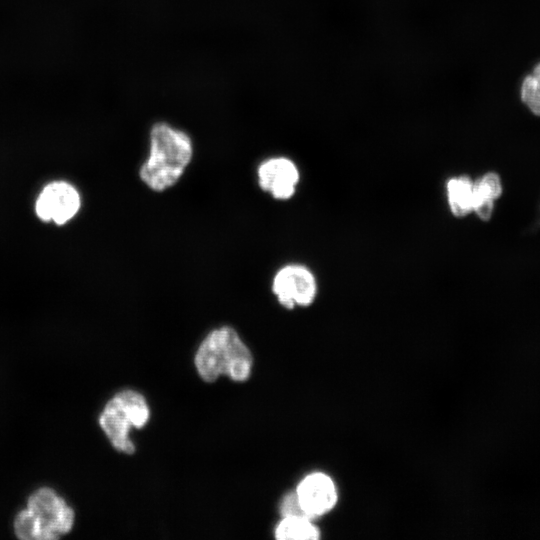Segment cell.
I'll list each match as a JSON object with an SVG mask.
<instances>
[{
    "instance_id": "6da1fadb",
    "label": "cell",
    "mask_w": 540,
    "mask_h": 540,
    "mask_svg": "<svg viewBox=\"0 0 540 540\" xmlns=\"http://www.w3.org/2000/svg\"><path fill=\"white\" fill-rule=\"evenodd\" d=\"M192 155V140L186 132L156 123L149 133V155L140 167V178L150 189L163 191L180 179Z\"/></svg>"
},
{
    "instance_id": "7a4b0ae2",
    "label": "cell",
    "mask_w": 540,
    "mask_h": 540,
    "mask_svg": "<svg viewBox=\"0 0 540 540\" xmlns=\"http://www.w3.org/2000/svg\"><path fill=\"white\" fill-rule=\"evenodd\" d=\"M194 363L198 374L206 382H213L221 375L241 382L249 378L253 358L237 332L223 326L204 338L195 354Z\"/></svg>"
},
{
    "instance_id": "3957f363",
    "label": "cell",
    "mask_w": 540,
    "mask_h": 540,
    "mask_svg": "<svg viewBox=\"0 0 540 540\" xmlns=\"http://www.w3.org/2000/svg\"><path fill=\"white\" fill-rule=\"evenodd\" d=\"M74 523V512L54 490L44 487L28 499L26 509L14 521V531L24 540H52L68 533Z\"/></svg>"
},
{
    "instance_id": "277c9868",
    "label": "cell",
    "mask_w": 540,
    "mask_h": 540,
    "mask_svg": "<svg viewBox=\"0 0 540 540\" xmlns=\"http://www.w3.org/2000/svg\"><path fill=\"white\" fill-rule=\"evenodd\" d=\"M149 414L147 402L140 393L123 390L107 402L99 424L116 450L132 454L135 446L129 437L130 430L143 427Z\"/></svg>"
},
{
    "instance_id": "5b68a950",
    "label": "cell",
    "mask_w": 540,
    "mask_h": 540,
    "mask_svg": "<svg viewBox=\"0 0 540 540\" xmlns=\"http://www.w3.org/2000/svg\"><path fill=\"white\" fill-rule=\"evenodd\" d=\"M272 291L285 308L306 307L317 295L314 274L305 266L289 264L278 270L272 282Z\"/></svg>"
},
{
    "instance_id": "8992f818",
    "label": "cell",
    "mask_w": 540,
    "mask_h": 540,
    "mask_svg": "<svg viewBox=\"0 0 540 540\" xmlns=\"http://www.w3.org/2000/svg\"><path fill=\"white\" fill-rule=\"evenodd\" d=\"M79 208V193L72 185L61 181L47 185L36 201L38 217L57 224L70 220Z\"/></svg>"
},
{
    "instance_id": "52a82bcc",
    "label": "cell",
    "mask_w": 540,
    "mask_h": 540,
    "mask_svg": "<svg viewBox=\"0 0 540 540\" xmlns=\"http://www.w3.org/2000/svg\"><path fill=\"white\" fill-rule=\"evenodd\" d=\"M258 184L275 199L287 200L295 192L299 182V170L296 164L286 157H272L258 167Z\"/></svg>"
},
{
    "instance_id": "ba28073f",
    "label": "cell",
    "mask_w": 540,
    "mask_h": 540,
    "mask_svg": "<svg viewBox=\"0 0 540 540\" xmlns=\"http://www.w3.org/2000/svg\"><path fill=\"white\" fill-rule=\"evenodd\" d=\"M295 493L309 519L326 514L337 502V490L333 480L320 472L303 478Z\"/></svg>"
},
{
    "instance_id": "9c48e42d",
    "label": "cell",
    "mask_w": 540,
    "mask_h": 540,
    "mask_svg": "<svg viewBox=\"0 0 540 540\" xmlns=\"http://www.w3.org/2000/svg\"><path fill=\"white\" fill-rule=\"evenodd\" d=\"M504 191L503 180L496 171H487L474 180L472 213L481 220H491L497 201Z\"/></svg>"
},
{
    "instance_id": "30bf717a",
    "label": "cell",
    "mask_w": 540,
    "mask_h": 540,
    "mask_svg": "<svg viewBox=\"0 0 540 540\" xmlns=\"http://www.w3.org/2000/svg\"><path fill=\"white\" fill-rule=\"evenodd\" d=\"M448 206L458 218L472 214L474 199V180L468 175H458L446 183Z\"/></svg>"
},
{
    "instance_id": "8fae6325",
    "label": "cell",
    "mask_w": 540,
    "mask_h": 540,
    "mask_svg": "<svg viewBox=\"0 0 540 540\" xmlns=\"http://www.w3.org/2000/svg\"><path fill=\"white\" fill-rule=\"evenodd\" d=\"M279 540H317L319 529L306 517H283L275 529Z\"/></svg>"
},
{
    "instance_id": "7c38bea8",
    "label": "cell",
    "mask_w": 540,
    "mask_h": 540,
    "mask_svg": "<svg viewBox=\"0 0 540 540\" xmlns=\"http://www.w3.org/2000/svg\"><path fill=\"white\" fill-rule=\"evenodd\" d=\"M520 97L531 113L540 116V63L523 79Z\"/></svg>"
},
{
    "instance_id": "4fadbf2b",
    "label": "cell",
    "mask_w": 540,
    "mask_h": 540,
    "mask_svg": "<svg viewBox=\"0 0 540 540\" xmlns=\"http://www.w3.org/2000/svg\"><path fill=\"white\" fill-rule=\"evenodd\" d=\"M280 513L283 517L295 516L308 518L302 510L295 492L289 493L283 498L280 504Z\"/></svg>"
}]
</instances>
